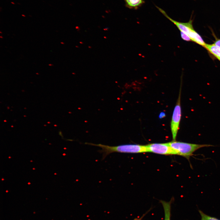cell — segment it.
Instances as JSON below:
<instances>
[{"label":"cell","instance_id":"2e32d148","mask_svg":"<svg viewBox=\"0 0 220 220\" xmlns=\"http://www.w3.org/2000/svg\"><path fill=\"white\" fill-rule=\"evenodd\" d=\"M1 38H3V37H2V36H1Z\"/></svg>","mask_w":220,"mask_h":220},{"label":"cell","instance_id":"9c48e42d","mask_svg":"<svg viewBox=\"0 0 220 220\" xmlns=\"http://www.w3.org/2000/svg\"><path fill=\"white\" fill-rule=\"evenodd\" d=\"M199 212L201 216V220H220L216 217L206 215L200 210H199Z\"/></svg>","mask_w":220,"mask_h":220},{"label":"cell","instance_id":"4fadbf2b","mask_svg":"<svg viewBox=\"0 0 220 220\" xmlns=\"http://www.w3.org/2000/svg\"><path fill=\"white\" fill-rule=\"evenodd\" d=\"M52 65V64H49V65H50H50H52H52Z\"/></svg>","mask_w":220,"mask_h":220},{"label":"cell","instance_id":"e0dca14e","mask_svg":"<svg viewBox=\"0 0 220 220\" xmlns=\"http://www.w3.org/2000/svg\"><path fill=\"white\" fill-rule=\"evenodd\" d=\"M219 60L220 61V59H219Z\"/></svg>","mask_w":220,"mask_h":220},{"label":"cell","instance_id":"8992f818","mask_svg":"<svg viewBox=\"0 0 220 220\" xmlns=\"http://www.w3.org/2000/svg\"><path fill=\"white\" fill-rule=\"evenodd\" d=\"M172 201V200L169 202L160 201L164 210V220H171V204Z\"/></svg>","mask_w":220,"mask_h":220},{"label":"cell","instance_id":"9a60e30c","mask_svg":"<svg viewBox=\"0 0 220 220\" xmlns=\"http://www.w3.org/2000/svg\"><path fill=\"white\" fill-rule=\"evenodd\" d=\"M11 3H12V4H14V3L13 2H11Z\"/></svg>","mask_w":220,"mask_h":220},{"label":"cell","instance_id":"5bb4252c","mask_svg":"<svg viewBox=\"0 0 220 220\" xmlns=\"http://www.w3.org/2000/svg\"><path fill=\"white\" fill-rule=\"evenodd\" d=\"M22 16H24L25 17H26V16L25 15H22Z\"/></svg>","mask_w":220,"mask_h":220},{"label":"cell","instance_id":"5b68a950","mask_svg":"<svg viewBox=\"0 0 220 220\" xmlns=\"http://www.w3.org/2000/svg\"><path fill=\"white\" fill-rule=\"evenodd\" d=\"M127 8L137 10L145 3V0H124Z\"/></svg>","mask_w":220,"mask_h":220},{"label":"cell","instance_id":"30bf717a","mask_svg":"<svg viewBox=\"0 0 220 220\" xmlns=\"http://www.w3.org/2000/svg\"><path fill=\"white\" fill-rule=\"evenodd\" d=\"M181 37L184 40L189 41H192L189 36L184 32H180Z\"/></svg>","mask_w":220,"mask_h":220},{"label":"cell","instance_id":"6da1fadb","mask_svg":"<svg viewBox=\"0 0 220 220\" xmlns=\"http://www.w3.org/2000/svg\"><path fill=\"white\" fill-rule=\"evenodd\" d=\"M86 144L98 146L101 148L99 151L103 154V159L108 155L113 153L128 154H138L146 153L148 150L146 145L129 144L122 145L116 146H110L101 144H94L86 143Z\"/></svg>","mask_w":220,"mask_h":220},{"label":"cell","instance_id":"7a4b0ae2","mask_svg":"<svg viewBox=\"0 0 220 220\" xmlns=\"http://www.w3.org/2000/svg\"><path fill=\"white\" fill-rule=\"evenodd\" d=\"M175 151L176 155H179L189 159L196 151L201 148L212 146L207 144H194L176 141L168 143Z\"/></svg>","mask_w":220,"mask_h":220},{"label":"cell","instance_id":"7c38bea8","mask_svg":"<svg viewBox=\"0 0 220 220\" xmlns=\"http://www.w3.org/2000/svg\"><path fill=\"white\" fill-rule=\"evenodd\" d=\"M145 215H143L142 217L140 218H136L134 219V220H142L143 218L144 217V216Z\"/></svg>","mask_w":220,"mask_h":220},{"label":"cell","instance_id":"3957f363","mask_svg":"<svg viewBox=\"0 0 220 220\" xmlns=\"http://www.w3.org/2000/svg\"><path fill=\"white\" fill-rule=\"evenodd\" d=\"M181 94L180 90L176 104L174 109L171 122V130L173 141L176 140L181 119Z\"/></svg>","mask_w":220,"mask_h":220},{"label":"cell","instance_id":"8fae6325","mask_svg":"<svg viewBox=\"0 0 220 220\" xmlns=\"http://www.w3.org/2000/svg\"><path fill=\"white\" fill-rule=\"evenodd\" d=\"M214 44L220 48V39L216 40L214 43Z\"/></svg>","mask_w":220,"mask_h":220},{"label":"cell","instance_id":"52a82bcc","mask_svg":"<svg viewBox=\"0 0 220 220\" xmlns=\"http://www.w3.org/2000/svg\"><path fill=\"white\" fill-rule=\"evenodd\" d=\"M188 36L192 41L205 47L206 44L199 35L194 30H192L189 33Z\"/></svg>","mask_w":220,"mask_h":220},{"label":"cell","instance_id":"ba28073f","mask_svg":"<svg viewBox=\"0 0 220 220\" xmlns=\"http://www.w3.org/2000/svg\"><path fill=\"white\" fill-rule=\"evenodd\" d=\"M218 60L220 59V48L214 44H206L205 47Z\"/></svg>","mask_w":220,"mask_h":220},{"label":"cell","instance_id":"277c9868","mask_svg":"<svg viewBox=\"0 0 220 220\" xmlns=\"http://www.w3.org/2000/svg\"><path fill=\"white\" fill-rule=\"evenodd\" d=\"M146 146L148 152L163 155H176L175 151L168 143H151Z\"/></svg>","mask_w":220,"mask_h":220}]
</instances>
